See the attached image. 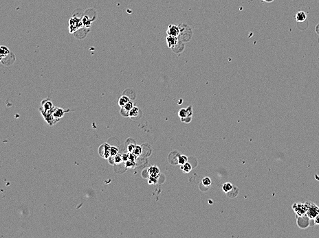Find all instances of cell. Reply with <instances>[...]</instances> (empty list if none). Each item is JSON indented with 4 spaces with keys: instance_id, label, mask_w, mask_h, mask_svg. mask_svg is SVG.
<instances>
[{
    "instance_id": "6da1fadb",
    "label": "cell",
    "mask_w": 319,
    "mask_h": 238,
    "mask_svg": "<svg viewBox=\"0 0 319 238\" xmlns=\"http://www.w3.org/2000/svg\"><path fill=\"white\" fill-rule=\"evenodd\" d=\"M305 203L307 205V209L306 215L310 220H314V218L317 215L319 214V207L316 204L313 203L311 201H307Z\"/></svg>"
},
{
    "instance_id": "7a4b0ae2",
    "label": "cell",
    "mask_w": 319,
    "mask_h": 238,
    "mask_svg": "<svg viewBox=\"0 0 319 238\" xmlns=\"http://www.w3.org/2000/svg\"><path fill=\"white\" fill-rule=\"evenodd\" d=\"M83 26L82 19L77 17H73L69 21V30L70 33H74Z\"/></svg>"
},
{
    "instance_id": "3957f363",
    "label": "cell",
    "mask_w": 319,
    "mask_h": 238,
    "mask_svg": "<svg viewBox=\"0 0 319 238\" xmlns=\"http://www.w3.org/2000/svg\"><path fill=\"white\" fill-rule=\"evenodd\" d=\"M297 216V224L301 229H306L309 226L311 225L310 220L307 215L304 216Z\"/></svg>"
},
{
    "instance_id": "277c9868",
    "label": "cell",
    "mask_w": 319,
    "mask_h": 238,
    "mask_svg": "<svg viewBox=\"0 0 319 238\" xmlns=\"http://www.w3.org/2000/svg\"><path fill=\"white\" fill-rule=\"evenodd\" d=\"M292 209L296 213V216H304L306 215L307 205L306 203H295L292 206Z\"/></svg>"
},
{
    "instance_id": "5b68a950",
    "label": "cell",
    "mask_w": 319,
    "mask_h": 238,
    "mask_svg": "<svg viewBox=\"0 0 319 238\" xmlns=\"http://www.w3.org/2000/svg\"><path fill=\"white\" fill-rule=\"evenodd\" d=\"M167 35H170V36H177L178 37L179 34H180V28H179L178 26L176 25L169 26L167 30Z\"/></svg>"
},
{
    "instance_id": "8992f818",
    "label": "cell",
    "mask_w": 319,
    "mask_h": 238,
    "mask_svg": "<svg viewBox=\"0 0 319 238\" xmlns=\"http://www.w3.org/2000/svg\"><path fill=\"white\" fill-rule=\"evenodd\" d=\"M68 111H70V110H64V109H61V108H58V107H54V109H53V111H52V114H53L54 117L56 118V119H59L60 120V119H61L63 116H64V115L66 113H67Z\"/></svg>"
},
{
    "instance_id": "52a82bcc",
    "label": "cell",
    "mask_w": 319,
    "mask_h": 238,
    "mask_svg": "<svg viewBox=\"0 0 319 238\" xmlns=\"http://www.w3.org/2000/svg\"><path fill=\"white\" fill-rule=\"evenodd\" d=\"M166 42L169 48H173V47H175L177 43H178V37L167 35L166 37Z\"/></svg>"
},
{
    "instance_id": "ba28073f",
    "label": "cell",
    "mask_w": 319,
    "mask_h": 238,
    "mask_svg": "<svg viewBox=\"0 0 319 238\" xmlns=\"http://www.w3.org/2000/svg\"><path fill=\"white\" fill-rule=\"evenodd\" d=\"M41 108L45 111H48L54 107L53 104L50 99H45L41 102Z\"/></svg>"
},
{
    "instance_id": "9c48e42d",
    "label": "cell",
    "mask_w": 319,
    "mask_h": 238,
    "mask_svg": "<svg viewBox=\"0 0 319 238\" xmlns=\"http://www.w3.org/2000/svg\"><path fill=\"white\" fill-rule=\"evenodd\" d=\"M295 19L297 22H304L307 19V15L304 11H299L296 13Z\"/></svg>"
},
{
    "instance_id": "30bf717a",
    "label": "cell",
    "mask_w": 319,
    "mask_h": 238,
    "mask_svg": "<svg viewBox=\"0 0 319 238\" xmlns=\"http://www.w3.org/2000/svg\"><path fill=\"white\" fill-rule=\"evenodd\" d=\"M10 50L8 47L6 46H0V57L2 59V60L4 59L5 57H7L8 54H10Z\"/></svg>"
},
{
    "instance_id": "8fae6325",
    "label": "cell",
    "mask_w": 319,
    "mask_h": 238,
    "mask_svg": "<svg viewBox=\"0 0 319 238\" xmlns=\"http://www.w3.org/2000/svg\"><path fill=\"white\" fill-rule=\"evenodd\" d=\"M149 174H150L151 176L156 178V179H158V175H159V172H160V171H159V170H158V167H151V168L149 170Z\"/></svg>"
},
{
    "instance_id": "7c38bea8",
    "label": "cell",
    "mask_w": 319,
    "mask_h": 238,
    "mask_svg": "<svg viewBox=\"0 0 319 238\" xmlns=\"http://www.w3.org/2000/svg\"><path fill=\"white\" fill-rule=\"evenodd\" d=\"M234 186L232 185L231 183H226L222 185V190L225 192L226 194H228L230 191H231L233 189Z\"/></svg>"
},
{
    "instance_id": "4fadbf2b",
    "label": "cell",
    "mask_w": 319,
    "mask_h": 238,
    "mask_svg": "<svg viewBox=\"0 0 319 238\" xmlns=\"http://www.w3.org/2000/svg\"><path fill=\"white\" fill-rule=\"evenodd\" d=\"M129 98H128L127 96H122L121 98L119 99V105L120 107H125V105H126L127 103L128 102H129Z\"/></svg>"
},
{
    "instance_id": "5bb4252c",
    "label": "cell",
    "mask_w": 319,
    "mask_h": 238,
    "mask_svg": "<svg viewBox=\"0 0 319 238\" xmlns=\"http://www.w3.org/2000/svg\"><path fill=\"white\" fill-rule=\"evenodd\" d=\"M138 111H139V109L137 108V107H133V108L129 111V115L131 117H135V116H137L138 115V113H139Z\"/></svg>"
},
{
    "instance_id": "9a60e30c",
    "label": "cell",
    "mask_w": 319,
    "mask_h": 238,
    "mask_svg": "<svg viewBox=\"0 0 319 238\" xmlns=\"http://www.w3.org/2000/svg\"><path fill=\"white\" fill-rule=\"evenodd\" d=\"M191 169L192 167L191 164L187 163V162L186 163H184V165H182L181 166V170H182L184 172H187V173L191 170Z\"/></svg>"
},
{
    "instance_id": "2e32d148",
    "label": "cell",
    "mask_w": 319,
    "mask_h": 238,
    "mask_svg": "<svg viewBox=\"0 0 319 238\" xmlns=\"http://www.w3.org/2000/svg\"><path fill=\"white\" fill-rule=\"evenodd\" d=\"M186 161H187V157L186 156H184V155L179 156L178 159H177V163L180 164V165H184V163H186Z\"/></svg>"
},
{
    "instance_id": "e0dca14e",
    "label": "cell",
    "mask_w": 319,
    "mask_h": 238,
    "mask_svg": "<svg viewBox=\"0 0 319 238\" xmlns=\"http://www.w3.org/2000/svg\"><path fill=\"white\" fill-rule=\"evenodd\" d=\"M178 115L181 118H185L186 117L188 116V114H187V111H186V109H182L179 110V111L178 113Z\"/></svg>"
},
{
    "instance_id": "ac0fdd59",
    "label": "cell",
    "mask_w": 319,
    "mask_h": 238,
    "mask_svg": "<svg viewBox=\"0 0 319 238\" xmlns=\"http://www.w3.org/2000/svg\"><path fill=\"white\" fill-rule=\"evenodd\" d=\"M133 102L129 101V102H128L127 103L126 105H125V107H123V108H124L125 110L127 111H129L131 110V109L133 108Z\"/></svg>"
},
{
    "instance_id": "d6986e66",
    "label": "cell",
    "mask_w": 319,
    "mask_h": 238,
    "mask_svg": "<svg viewBox=\"0 0 319 238\" xmlns=\"http://www.w3.org/2000/svg\"><path fill=\"white\" fill-rule=\"evenodd\" d=\"M141 152H142V148H141L140 146H135V148L133 151V154L136 155V156H138V155H140L141 154Z\"/></svg>"
},
{
    "instance_id": "ffe728a7",
    "label": "cell",
    "mask_w": 319,
    "mask_h": 238,
    "mask_svg": "<svg viewBox=\"0 0 319 238\" xmlns=\"http://www.w3.org/2000/svg\"><path fill=\"white\" fill-rule=\"evenodd\" d=\"M202 183H203L204 185L209 187L211 185V180L209 177H206L202 180Z\"/></svg>"
},
{
    "instance_id": "44dd1931",
    "label": "cell",
    "mask_w": 319,
    "mask_h": 238,
    "mask_svg": "<svg viewBox=\"0 0 319 238\" xmlns=\"http://www.w3.org/2000/svg\"><path fill=\"white\" fill-rule=\"evenodd\" d=\"M110 153L112 156H116L118 154V149L115 147H111L110 148Z\"/></svg>"
},
{
    "instance_id": "7402d4cb",
    "label": "cell",
    "mask_w": 319,
    "mask_h": 238,
    "mask_svg": "<svg viewBox=\"0 0 319 238\" xmlns=\"http://www.w3.org/2000/svg\"><path fill=\"white\" fill-rule=\"evenodd\" d=\"M122 156L120 155L116 154V156H114V163H119L122 161Z\"/></svg>"
},
{
    "instance_id": "603a6c76",
    "label": "cell",
    "mask_w": 319,
    "mask_h": 238,
    "mask_svg": "<svg viewBox=\"0 0 319 238\" xmlns=\"http://www.w3.org/2000/svg\"><path fill=\"white\" fill-rule=\"evenodd\" d=\"M126 165H127V166L129 167H131L134 166L135 162H134V161H130V160H128V161H127Z\"/></svg>"
},
{
    "instance_id": "cb8c5ba5",
    "label": "cell",
    "mask_w": 319,
    "mask_h": 238,
    "mask_svg": "<svg viewBox=\"0 0 319 238\" xmlns=\"http://www.w3.org/2000/svg\"><path fill=\"white\" fill-rule=\"evenodd\" d=\"M135 159H136V155L133 154H133H129V160L135 162Z\"/></svg>"
},
{
    "instance_id": "d4e9b609",
    "label": "cell",
    "mask_w": 319,
    "mask_h": 238,
    "mask_svg": "<svg viewBox=\"0 0 319 238\" xmlns=\"http://www.w3.org/2000/svg\"><path fill=\"white\" fill-rule=\"evenodd\" d=\"M122 156V160L123 161H127L129 160V154H123Z\"/></svg>"
},
{
    "instance_id": "484cf974",
    "label": "cell",
    "mask_w": 319,
    "mask_h": 238,
    "mask_svg": "<svg viewBox=\"0 0 319 238\" xmlns=\"http://www.w3.org/2000/svg\"><path fill=\"white\" fill-rule=\"evenodd\" d=\"M313 220H314V225H319V214L317 215V216L314 218Z\"/></svg>"
},
{
    "instance_id": "4316f807",
    "label": "cell",
    "mask_w": 319,
    "mask_h": 238,
    "mask_svg": "<svg viewBox=\"0 0 319 238\" xmlns=\"http://www.w3.org/2000/svg\"><path fill=\"white\" fill-rule=\"evenodd\" d=\"M135 148V146L133 145V144H131V145H129L128 146V150L130 152H133V150Z\"/></svg>"
},
{
    "instance_id": "83f0119b",
    "label": "cell",
    "mask_w": 319,
    "mask_h": 238,
    "mask_svg": "<svg viewBox=\"0 0 319 238\" xmlns=\"http://www.w3.org/2000/svg\"><path fill=\"white\" fill-rule=\"evenodd\" d=\"M274 0H262V1H264V2H267V3H271V2H273Z\"/></svg>"
}]
</instances>
